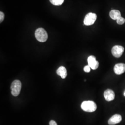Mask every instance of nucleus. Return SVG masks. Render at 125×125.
<instances>
[{
    "label": "nucleus",
    "mask_w": 125,
    "mask_h": 125,
    "mask_svg": "<svg viewBox=\"0 0 125 125\" xmlns=\"http://www.w3.org/2000/svg\"><path fill=\"white\" fill-rule=\"evenodd\" d=\"M81 108L84 111L87 112H93L96 110L97 106L95 103L91 101H84L82 103Z\"/></svg>",
    "instance_id": "obj_1"
},
{
    "label": "nucleus",
    "mask_w": 125,
    "mask_h": 125,
    "mask_svg": "<svg viewBox=\"0 0 125 125\" xmlns=\"http://www.w3.org/2000/svg\"><path fill=\"white\" fill-rule=\"evenodd\" d=\"M64 0H50V2L55 6H60L63 3Z\"/></svg>",
    "instance_id": "obj_12"
},
{
    "label": "nucleus",
    "mask_w": 125,
    "mask_h": 125,
    "mask_svg": "<svg viewBox=\"0 0 125 125\" xmlns=\"http://www.w3.org/2000/svg\"><path fill=\"white\" fill-rule=\"evenodd\" d=\"M97 15L95 13H89L85 16L84 20V24L86 26H90L95 22Z\"/></svg>",
    "instance_id": "obj_4"
},
{
    "label": "nucleus",
    "mask_w": 125,
    "mask_h": 125,
    "mask_svg": "<svg viewBox=\"0 0 125 125\" xmlns=\"http://www.w3.org/2000/svg\"><path fill=\"white\" fill-rule=\"evenodd\" d=\"M88 65L92 70H96L99 67L98 61L96 60V58L94 56H90L88 58Z\"/></svg>",
    "instance_id": "obj_6"
},
{
    "label": "nucleus",
    "mask_w": 125,
    "mask_h": 125,
    "mask_svg": "<svg viewBox=\"0 0 125 125\" xmlns=\"http://www.w3.org/2000/svg\"><path fill=\"white\" fill-rule=\"evenodd\" d=\"M90 69H91V68L88 65L85 66V67H84V71L86 72H89L90 71Z\"/></svg>",
    "instance_id": "obj_15"
},
{
    "label": "nucleus",
    "mask_w": 125,
    "mask_h": 125,
    "mask_svg": "<svg viewBox=\"0 0 125 125\" xmlns=\"http://www.w3.org/2000/svg\"><path fill=\"white\" fill-rule=\"evenodd\" d=\"M4 14L2 12H0V22L1 23L4 20Z\"/></svg>",
    "instance_id": "obj_14"
},
{
    "label": "nucleus",
    "mask_w": 125,
    "mask_h": 125,
    "mask_svg": "<svg viewBox=\"0 0 125 125\" xmlns=\"http://www.w3.org/2000/svg\"><path fill=\"white\" fill-rule=\"evenodd\" d=\"M122 120V117L120 115L115 114L112 116L108 121V123L110 125H114L120 123Z\"/></svg>",
    "instance_id": "obj_8"
},
{
    "label": "nucleus",
    "mask_w": 125,
    "mask_h": 125,
    "mask_svg": "<svg viewBox=\"0 0 125 125\" xmlns=\"http://www.w3.org/2000/svg\"><path fill=\"white\" fill-rule=\"evenodd\" d=\"M49 125H58L57 123L55 121L52 120L50 121L49 122Z\"/></svg>",
    "instance_id": "obj_16"
},
{
    "label": "nucleus",
    "mask_w": 125,
    "mask_h": 125,
    "mask_svg": "<svg viewBox=\"0 0 125 125\" xmlns=\"http://www.w3.org/2000/svg\"><path fill=\"white\" fill-rule=\"evenodd\" d=\"M57 74L58 76H60L62 79H64L67 76V70L63 66L59 67L57 71Z\"/></svg>",
    "instance_id": "obj_10"
},
{
    "label": "nucleus",
    "mask_w": 125,
    "mask_h": 125,
    "mask_svg": "<svg viewBox=\"0 0 125 125\" xmlns=\"http://www.w3.org/2000/svg\"><path fill=\"white\" fill-rule=\"evenodd\" d=\"M116 22L119 25H123L125 22V19L124 18L121 17L116 20Z\"/></svg>",
    "instance_id": "obj_13"
},
{
    "label": "nucleus",
    "mask_w": 125,
    "mask_h": 125,
    "mask_svg": "<svg viewBox=\"0 0 125 125\" xmlns=\"http://www.w3.org/2000/svg\"><path fill=\"white\" fill-rule=\"evenodd\" d=\"M124 51V48L123 46L120 45H115L113 47L111 52L114 57L119 58L122 56Z\"/></svg>",
    "instance_id": "obj_5"
},
{
    "label": "nucleus",
    "mask_w": 125,
    "mask_h": 125,
    "mask_svg": "<svg viewBox=\"0 0 125 125\" xmlns=\"http://www.w3.org/2000/svg\"><path fill=\"white\" fill-rule=\"evenodd\" d=\"M124 96L125 97V91H124Z\"/></svg>",
    "instance_id": "obj_17"
},
{
    "label": "nucleus",
    "mask_w": 125,
    "mask_h": 125,
    "mask_svg": "<svg viewBox=\"0 0 125 125\" xmlns=\"http://www.w3.org/2000/svg\"><path fill=\"white\" fill-rule=\"evenodd\" d=\"M104 96L107 102H110L115 99V94L114 92L111 89H107L104 93Z\"/></svg>",
    "instance_id": "obj_9"
},
{
    "label": "nucleus",
    "mask_w": 125,
    "mask_h": 125,
    "mask_svg": "<svg viewBox=\"0 0 125 125\" xmlns=\"http://www.w3.org/2000/svg\"><path fill=\"white\" fill-rule=\"evenodd\" d=\"M35 36L36 39L40 42H44L48 38L47 33L43 28H38L35 32Z\"/></svg>",
    "instance_id": "obj_2"
},
{
    "label": "nucleus",
    "mask_w": 125,
    "mask_h": 125,
    "mask_svg": "<svg viewBox=\"0 0 125 125\" xmlns=\"http://www.w3.org/2000/svg\"><path fill=\"white\" fill-rule=\"evenodd\" d=\"M114 71L116 75H120L123 74L125 72V64L122 63L116 64L114 68Z\"/></svg>",
    "instance_id": "obj_7"
},
{
    "label": "nucleus",
    "mask_w": 125,
    "mask_h": 125,
    "mask_svg": "<svg viewBox=\"0 0 125 125\" xmlns=\"http://www.w3.org/2000/svg\"><path fill=\"white\" fill-rule=\"evenodd\" d=\"M21 83L20 81L15 80L13 81L11 86V93L14 96H17L20 93L21 89Z\"/></svg>",
    "instance_id": "obj_3"
},
{
    "label": "nucleus",
    "mask_w": 125,
    "mask_h": 125,
    "mask_svg": "<svg viewBox=\"0 0 125 125\" xmlns=\"http://www.w3.org/2000/svg\"><path fill=\"white\" fill-rule=\"evenodd\" d=\"M109 16L110 18L114 20H117L121 16V12L118 10H112L109 13Z\"/></svg>",
    "instance_id": "obj_11"
}]
</instances>
